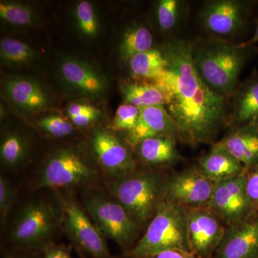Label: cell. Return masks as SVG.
Returning a JSON list of instances; mask_svg holds the SVG:
<instances>
[{
    "mask_svg": "<svg viewBox=\"0 0 258 258\" xmlns=\"http://www.w3.org/2000/svg\"><path fill=\"white\" fill-rule=\"evenodd\" d=\"M3 258H42V254L21 249H14L13 252L5 254Z\"/></svg>",
    "mask_w": 258,
    "mask_h": 258,
    "instance_id": "38",
    "label": "cell"
},
{
    "mask_svg": "<svg viewBox=\"0 0 258 258\" xmlns=\"http://www.w3.org/2000/svg\"><path fill=\"white\" fill-rule=\"evenodd\" d=\"M76 15L81 31L86 36H95L98 32V21L91 3L88 1L79 2L76 6Z\"/></svg>",
    "mask_w": 258,
    "mask_h": 258,
    "instance_id": "30",
    "label": "cell"
},
{
    "mask_svg": "<svg viewBox=\"0 0 258 258\" xmlns=\"http://www.w3.org/2000/svg\"><path fill=\"white\" fill-rule=\"evenodd\" d=\"M185 210L190 249L198 258H212L227 226L208 208Z\"/></svg>",
    "mask_w": 258,
    "mask_h": 258,
    "instance_id": "11",
    "label": "cell"
},
{
    "mask_svg": "<svg viewBox=\"0 0 258 258\" xmlns=\"http://www.w3.org/2000/svg\"><path fill=\"white\" fill-rule=\"evenodd\" d=\"M63 230V208L60 193L38 196L15 212L8 230L14 249L42 254Z\"/></svg>",
    "mask_w": 258,
    "mask_h": 258,
    "instance_id": "3",
    "label": "cell"
},
{
    "mask_svg": "<svg viewBox=\"0 0 258 258\" xmlns=\"http://www.w3.org/2000/svg\"><path fill=\"white\" fill-rule=\"evenodd\" d=\"M60 74L68 86L83 96L95 98L106 91L105 78L82 61L66 59L61 63Z\"/></svg>",
    "mask_w": 258,
    "mask_h": 258,
    "instance_id": "19",
    "label": "cell"
},
{
    "mask_svg": "<svg viewBox=\"0 0 258 258\" xmlns=\"http://www.w3.org/2000/svg\"><path fill=\"white\" fill-rule=\"evenodd\" d=\"M5 92L10 102L20 111L32 113L42 111L48 106V98L40 85L24 78L9 80Z\"/></svg>",
    "mask_w": 258,
    "mask_h": 258,
    "instance_id": "20",
    "label": "cell"
},
{
    "mask_svg": "<svg viewBox=\"0 0 258 258\" xmlns=\"http://www.w3.org/2000/svg\"><path fill=\"white\" fill-rule=\"evenodd\" d=\"M161 48L169 63L150 82L169 94L165 108L179 129L181 142L191 147L215 143L222 129L228 128L230 99L214 92L198 74L191 58V41L178 37Z\"/></svg>",
    "mask_w": 258,
    "mask_h": 258,
    "instance_id": "1",
    "label": "cell"
},
{
    "mask_svg": "<svg viewBox=\"0 0 258 258\" xmlns=\"http://www.w3.org/2000/svg\"><path fill=\"white\" fill-rule=\"evenodd\" d=\"M228 128L258 123V71L240 81L231 97Z\"/></svg>",
    "mask_w": 258,
    "mask_h": 258,
    "instance_id": "16",
    "label": "cell"
},
{
    "mask_svg": "<svg viewBox=\"0 0 258 258\" xmlns=\"http://www.w3.org/2000/svg\"><path fill=\"white\" fill-rule=\"evenodd\" d=\"M141 108L128 103H123L115 112L111 128L125 134L135 128L140 116Z\"/></svg>",
    "mask_w": 258,
    "mask_h": 258,
    "instance_id": "29",
    "label": "cell"
},
{
    "mask_svg": "<svg viewBox=\"0 0 258 258\" xmlns=\"http://www.w3.org/2000/svg\"><path fill=\"white\" fill-rule=\"evenodd\" d=\"M101 111L96 109L94 111L83 113L82 115L78 116L73 117L71 118L73 125L78 127H86L92 123L97 118L99 117Z\"/></svg>",
    "mask_w": 258,
    "mask_h": 258,
    "instance_id": "35",
    "label": "cell"
},
{
    "mask_svg": "<svg viewBox=\"0 0 258 258\" xmlns=\"http://www.w3.org/2000/svg\"><path fill=\"white\" fill-rule=\"evenodd\" d=\"M257 45L201 37L191 41L193 63L205 83L219 96L230 99L244 67L257 55Z\"/></svg>",
    "mask_w": 258,
    "mask_h": 258,
    "instance_id": "2",
    "label": "cell"
},
{
    "mask_svg": "<svg viewBox=\"0 0 258 258\" xmlns=\"http://www.w3.org/2000/svg\"><path fill=\"white\" fill-rule=\"evenodd\" d=\"M154 47L152 32L143 25L134 24L126 29L120 43V52L125 60Z\"/></svg>",
    "mask_w": 258,
    "mask_h": 258,
    "instance_id": "26",
    "label": "cell"
},
{
    "mask_svg": "<svg viewBox=\"0 0 258 258\" xmlns=\"http://www.w3.org/2000/svg\"><path fill=\"white\" fill-rule=\"evenodd\" d=\"M37 125L49 135L56 138H64L74 133V126L58 115H48L37 121Z\"/></svg>",
    "mask_w": 258,
    "mask_h": 258,
    "instance_id": "31",
    "label": "cell"
},
{
    "mask_svg": "<svg viewBox=\"0 0 258 258\" xmlns=\"http://www.w3.org/2000/svg\"><path fill=\"white\" fill-rule=\"evenodd\" d=\"M159 137H172L181 142L179 129L164 106L141 108L138 123L125 139L133 148L145 139Z\"/></svg>",
    "mask_w": 258,
    "mask_h": 258,
    "instance_id": "15",
    "label": "cell"
},
{
    "mask_svg": "<svg viewBox=\"0 0 258 258\" xmlns=\"http://www.w3.org/2000/svg\"><path fill=\"white\" fill-rule=\"evenodd\" d=\"M123 103L142 108L154 106H166L169 94L159 85L147 81L128 80L120 84Z\"/></svg>",
    "mask_w": 258,
    "mask_h": 258,
    "instance_id": "22",
    "label": "cell"
},
{
    "mask_svg": "<svg viewBox=\"0 0 258 258\" xmlns=\"http://www.w3.org/2000/svg\"><path fill=\"white\" fill-rule=\"evenodd\" d=\"M2 60L8 64H22L30 62L35 57V52L28 44L6 37L0 42Z\"/></svg>",
    "mask_w": 258,
    "mask_h": 258,
    "instance_id": "27",
    "label": "cell"
},
{
    "mask_svg": "<svg viewBox=\"0 0 258 258\" xmlns=\"http://www.w3.org/2000/svg\"><path fill=\"white\" fill-rule=\"evenodd\" d=\"M127 61L132 80L147 82L161 76L169 63L161 48L155 47L134 55Z\"/></svg>",
    "mask_w": 258,
    "mask_h": 258,
    "instance_id": "24",
    "label": "cell"
},
{
    "mask_svg": "<svg viewBox=\"0 0 258 258\" xmlns=\"http://www.w3.org/2000/svg\"><path fill=\"white\" fill-rule=\"evenodd\" d=\"M63 208V231L76 248L91 258H115L106 238L91 221L83 206L60 194Z\"/></svg>",
    "mask_w": 258,
    "mask_h": 258,
    "instance_id": "10",
    "label": "cell"
},
{
    "mask_svg": "<svg viewBox=\"0 0 258 258\" xmlns=\"http://www.w3.org/2000/svg\"><path fill=\"white\" fill-rule=\"evenodd\" d=\"M195 166L204 176L215 183L240 175L245 170L240 161L229 153L214 147L198 159Z\"/></svg>",
    "mask_w": 258,
    "mask_h": 258,
    "instance_id": "21",
    "label": "cell"
},
{
    "mask_svg": "<svg viewBox=\"0 0 258 258\" xmlns=\"http://www.w3.org/2000/svg\"><path fill=\"white\" fill-rule=\"evenodd\" d=\"M189 2L184 0H159L156 5L158 28L162 33L173 39L187 23L189 15Z\"/></svg>",
    "mask_w": 258,
    "mask_h": 258,
    "instance_id": "23",
    "label": "cell"
},
{
    "mask_svg": "<svg viewBox=\"0 0 258 258\" xmlns=\"http://www.w3.org/2000/svg\"><path fill=\"white\" fill-rule=\"evenodd\" d=\"M0 16L5 21L18 26H29L35 21V15L31 8L21 3L1 2Z\"/></svg>",
    "mask_w": 258,
    "mask_h": 258,
    "instance_id": "28",
    "label": "cell"
},
{
    "mask_svg": "<svg viewBox=\"0 0 258 258\" xmlns=\"http://www.w3.org/2000/svg\"><path fill=\"white\" fill-rule=\"evenodd\" d=\"M77 252H79V258H85L84 254L83 252H79V251H77Z\"/></svg>",
    "mask_w": 258,
    "mask_h": 258,
    "instance_id": "40",
    "label": "cell"
},
{
    "mask_svg": "<svg viewBox=\"0 0 258 258\" xmlns=\"http://www.w3.org/2000/svg\"><path fill=\"white\" fill-rule=\"evenodd\" d=\"M98 169L79 149L57 148L43 161L35 179L38 189H73L91 187L99 179Z\"/></svg>",
    "mask_w": 258,
    "mask_h": 258,
    "instance_id": "7",
    "label": "cell"
},
{
    "mask_svg": "<svg viewBox=\"0 0 258 258\" xmlns=\"http://www.w3.org/2000/svg\"><path fill=\"white\" fill-rule=\"evenodd\" d=\"M141 258H198L191 251L170 249Z\"/></svg>",
    "mask_w": 258,
    "mask_h": 258,
    "instance_id": "36",
    "label": "cell"
},
{
    "mask_svg": "<svg viewBox=\"0 0 258 258\" xmlns=\"http://www.w3.org/2000/svg\"><path fill=\"white\" fill-rule=\"evenodd\" d=\"M30 154L28 139L17 132L5 134L0 145L2 165L7 169H15L22 165Z\"/></svg>",
    "mask_w": 258,
    "mask_h": 258,
    "instance_id": "25",
    "label": "cell"
},
{
    "mask_svg": "<svg viewBox=\"0 0 258 258\" xmlns=\"http://www.w3.org/2000/svg\"><path fill=\"white\" fill-rule=\"evenodd\" d=\"M172 137H159L145 139L133 147L137 161L147 169L170 168L184 160Z\"/></svg>",
    "mask_w": 258,
    "mask_h": 258,
    "instance_id": "17",
    "label": "cell"
},
{
    "mask_svg": "<svg viewBox=\"0 0 258 258\" xmlns=\"http://www.w3.org/2000/svg\"><path fill=\"white\" fill-rule=\"evenodd\" d=\"M244 171L240 175L215 183L207 207L227 226L243 220L253 213L244 186Z\"/></svg>",
    "mask_w": 258,
    "mask_h": 258,
    "instance_id": "12",
    "label": "cell"
},
{
    "mask_svg": "<svg viewBox=\"0 0 258 258\" xmlns=\"http://www.w3.org/2000/svg\"><path fill=\"white\" fill-rule=\"evenodd\" d=\"M229 133L212 147L229 153L248 169L258 164L257 124H249L230 128Z\"/></svg>",
    "mask_w": 258,
    "mask_h": 258,
    "instance_id": "18",
    "label": "cell"
},
{
    "mask_svg": "<svg viewBox=\"0 0 258 258\" xmlns=\"http://www.w3.org/2000/svg\"><path fill=\"white\" fill-rule=\"evenodd\" d=\"M42 258H73L71 249L64 244H50L42 252Z\"/></svg>",
    "mask_w": 258,
    "mask_h": 258,
    "instance_id": "34",
    "label": "cell"
},
{
    "mask_svg": "<svg viewBox=\"0 0 258 258\" xmlns=\"http://www.w3.org/2000/svg\"><path fill=\"white\" fill-rule=\"evenodd\" d=\"M170 249L191 251L186 210L166 198L125 258H141Z\"/></svg>",
    "mask_w": 258,
    "mask_h": 258,
    "instance_id": "6",
    "label": "cell"
},
{
    "mask_svg": "<svg viewBox=\"0 0 258 258\" xmlns=\"http://www.w3.org/2000/svg\"><path fill=\"white\" fill-rule=\"evenodd\" d=\"M245 45H257L258 43V18L255 21V26H254V30L253 35L250 38L242 41Z\"/></svg>",
    "mask_w": 258,
    "mask_h": 258,
    "instance_id": "39",
    "label": "cell"
},
{
    "mask_svg": "<svg viewBox=\"0 0 258 258\" xmlns=\"http://www.w3.org/2000/svg\"><path fill=\"white\" fill-rule=\"evenodd\" d=\"M212 258H258V211L227 226Z\"/></svg>",
    "mask_w": 258,
    "mask_h": 258,
    "instance_id": "14",
    "label": "cell"
},
{
    "mask_svg": "<svg viewBox=\"0 0 258 258\" xmlns=\"http://www.w3.org/2000/svg\"><path fill=\"white\" fill-rule=\"evenodd\" d=\"M96 108L89 105L82 104V103H71L67 108V113L69 118L78 116L83 113H88L94 111Z\"/></svg>",
    "mask_w": 258,
    "mask_h": 258,
    "instance_id": "37",
    "label": "cell"
},
{
    "mask_svg": "<svg viewBox=\"0 0 258 258\" xmlns=\"http://www.w3.org/2000/svg\"><path fill=\"white\" fill-rule=\"evenodd\" d=\"M17 189L14 184L5 176H0V219L2 227L7 224L8 216L14 205Z\"/></svg>",
    "mask_w": 258,
    "mask_h": 258,
    "instance_id": "32",
    "label": "cell"
},
{
    "mask_svg": "<svg viewBox=\"0 0 258 258\" xmlns=\"http://www.w3.org/2000/svg\"><path fill=\"white\" fill-rule=\"evenodd\" d=\"M215 184L193 166L169 174L166 198L184 208H207Z\"/></svg>",
    "mask_w": 258,
    "mask_h": 258,
    "instance_id": "13",
    "label": "cell"
},
{
    "mask_svg": "<svg viewBox=\"0 0 258 258\" xmlns=\"http://www.w3.org/2000/svg\"><path fill=\"white\" fill-rule=\"evenodd\" d=\"M169 176L162 170L138 169L119 177L106 179L105 184L106 189L144 232L166 199Z\"/></svg>",
    "mask_w": 258,
    "mask_h": 258,
    "instance_id": "4",
    "label": "cell"
},
{
    "mask_svg": "<svg viewBox=\"0 0 258 258\" xmlns=\"http://www.w3.org/2000/svg\"><path fill=\"white\" fill-rule=\"evenodd\" d=\"M244 186L252 212L258 211V164L244 171Z\"/></svg>",
    "mask_w": 258,
    "mask_h": 258,
    "instance_id": "33",
    "label": "cell"
},
{
    "mask_svg": "<svg viewBox=\"0 0 258 258\" xmlns=\"http://www.w3.org/2000/svg\"><path fill=\"white\" fill-rule=\"evenodd\" d=\"M83 208L101 235L114 241L123 257H126L143 231L134 223L121 204L106 189L91 186L83 194Z\"/></svg>",
    "mask_w": 258,
    "mask_h": 258,
    "instance_id": "5",
    "label": "cell"
},
{
    "mask_svg": "<svg viewBox=\"0 0 258 258\" xmlns=\"http://www.w3.org/2000/svg\"><path fill=\"white\" fill-rule=\"evenodd\" d=\"M257 127H258V123H257Z\"/></svg>",
    "mask_w": 258,
    "mask_h": 258,
    "instance_id": "41",
    "label": "cell"
},
{
    "mask_svg": "<svg viewBox=\"0 0 258 258\" xmlns=\"http://www.w3.org/2000/svg\"><path fill=\"white\" fill-rule=\"evenodd\" d=\"M90 147L96 165L106 179L130 174L138 169L133 148L111 131L97 127L90 140Z\"/></svg>",
    "mask_w": 258,
    "mask_h": 258,
    "instance_id": "9",
    "label": "cell"
},
{
    "mask_svg": "<svg viewBox=\"0 0 258 258\" xmlns=\"http://www.w3.org/2000/svg\"><path fill=\"white\" fill-rule=\"evenodd\" d=\"M255 3L243 0L205 2L199 14L200 23L209 37L235 42L248 30Z\"/></svg>",
    "mask_w": 258,
    "mask_h": 258,
    "instance_id": "8",
    "label": "cell"
}]
</instances>
